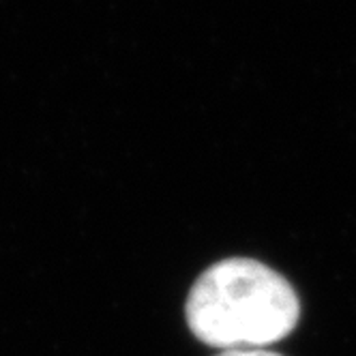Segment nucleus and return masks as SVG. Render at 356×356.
I'll list each match as a JSON object with an SVG mask.
<instances>
[{"mask_svg": "<svg viewBox=\"0 0 356 356\" xmlns=\"http://www.w3.org/2000/svg\"><path fill=\"white\" fill-rule=\"evenodd\" d=\"M185 314L191 333L211 348L264 350L296 328L300 302L294 288L273 268L232 258L197 277Z\"/></svg>", "mask_w": 356, "mask_h": 356, "instance_id": "1", "label": "nucleus"}, {"mask_svg": "<svg viewBox=\"0 0 356 356\" xmlns=\"http://www.w3.org/2000/svg\"><path fill=\"white\" fill-rule=\"evenodd\" d=\"M217 356H282V354H275L268 350H227Z\"/></svg>", "mask_w": 356, "mask_h": 356, "instance_id": "2", "label": "nucleus"}]
</instances>
